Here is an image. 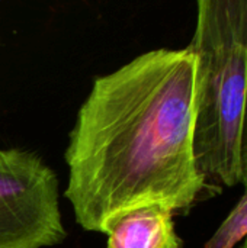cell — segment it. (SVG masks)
I'll return each instance as SVG.
<instances>
[{"label": "cell", "instance_id": "8992f818", "mask_svg": "<svg viewBox=\"0 0 247 248\" xmlns=\"http://www.w3.org/2000/svg\"><path fill=\"white\" fill-rule=\"evenodd\" d=\"M242 185L247 190V109H246V121H245V132H243V145H242Z\"/></svg>", "mask_w": 247, "mask_h": 248}, {"label": "cell", "instance_id": "52a82bcc", "mask_svg": "<svg viewBox=\"0 0 247 248\" xmlns=\"http://www.w3.org/2000/svg\"><path fill=\"white\" fill-rule=\"evenodd\" d=\"M240 248H247V235L242 240V246H240Z\"/></svg>", "mask_w": 247, "mask_h": 248}, {"label": "cell", "instance_id": "6da1fadb", "mask_svg": "<svg viewBox=\"0 0 247 248\" xmlns=\"http://www.w3.org/2000/svg\"><path fill=\"white\" fill-rule=\"evenodd\" d=\"M195 84L188 46L144 52L93 80L64 154V196L82 228L108 234L131 211L197 202L208 183L194 148Z\"/></svg>", "mask_w": 247, "mask_h": 248}, {"label": "cell", "instance_id": "5b68a950", "mask_svg": "<svg viewBox=\"0 0 247 248\" xmlns=\"http://www.w3.org/2000/svg\"><path fill=\"white\" fill-rule=\"evenodd\" d=\"M247 235V190L204 248H233Z\"/></svg>", "mask_w": 247, "mask_h": 248}, {"label": "cell", "instance_id": "277c9868", "mask_svg": "<svg viewBox=\"0 0 247 248\" xmlns=\"http://www.w3.org/2000/svg\"><path fill=\"white\" fill-rule=\"evenodd\" d=\"M106 235L108 248H182L173 214L159 206L128 212Z\"/></svg>", "mask_w": 247, "mask_h": 248}, {"label": "cell", "instance_id": "3957f363", "mask_svg": "<svg viewBox=\"0 0 247 248\" xmlns=\"http://www.w3.org/2000/svg\"><path fill=\"white\" fill-rule=\"evenodd\" d=\"M67 237L55 171L33 151L0 150V248H48Z\"/></svg>", "mask_w": 247, "mask_h": 248}, {"label": "cell", "instance_id": "7a4b0ae2", "mask_svg": "<svg viewBox=\"0 0 247 248\" xmlns=\"http://www.w3.org/2000/svg\"><path fill=\"white\" fill-rule=\"evenodd\" d=\"M188 48L197 58L195 158L208 182L242 183L247 109V0H201Z\"/></svg>", "mask_w": 247, "mask_h": 248}]
</instances>
